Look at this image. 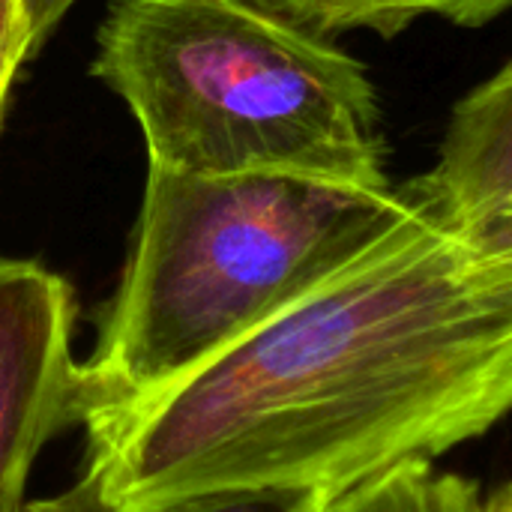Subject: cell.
I'll use <instances>...</instances> for the list:
<instances>
[{"label":"cell","mask_w":512,"mask_h":512,"mask_svg":"<svg viewBox=\"0 0 512 512\" xmlns=\"http://www.w3.org/2000/svg\"><path fill=\"white\" fill-rule=\"evenodd\" d=\"M30 57V30L21 0H0V117L18 66Z\"/></svg>","instance_id":"9c48e42d"},{"label":"cell","mask_w":512,"mask_h":512,"mask_svg":"<svg viewBox=\"0 0 512 512\" xmlns=\"http://www.w3.org/2000/svg\"><path fill=\"white\" fill-rule=\"evenodd\" d=\"M75 0H21L27 30H30V54L42 48V42L51 36V30L60 24V18L69 12Z\"/></svg>","instance_id":"8fae6325"},{"label":"cell","mask_w":512,"mask_h":512,"mask_svg":"<svg viewBox=\"0 0 512 512\" xmlns=\"http://www.w3.org/2000/svg\"><path fill=\"white\" fill-rule=\"evenodd\" d=\"M324 501L285 492H219L171 501L144 512H321Z\"/></svg>","instance_id":"ba28073f"},{"label":"cell","mask_w":512,"mask_h":512,"mask_svg":"<svg viewBox=\"0 0 512 512\" xmlns=\"http://www.w3.org/2000/svg\"><path fill=\"white\" fill-rule=\"evenodd\" d=\"M408 204L207 360L78 420L108 510L219 492L330 504L483 438L510 411L512 258L471 249Z\"/></svg>","instance_id":"6da1fadb"},{"label":"cell","mask_w":512,"mask_h":512,"mask_svg":"<svg viewBox=\"0 0 512 512\" xmlns=\"http://www.w3.org/2000/svg\"><path fill=\"white\" fill-rule=\"evenodd\" d=\"M75 297L63 276L0 255V512H18L45 444L78 417Z\"/></svg>","instance_id":"277c9868"},{"label":"cell","mask_w":512,"mask_h":512,"mask_svg":"<svg viewBox=\"0 0 512 512\" xmlns=\"http://www.w3.org/2000/svg\"><path fill=\"white\" fill-rule=\"evenodd\" d=\"M18 512H111L105 507L96 480L84 471L69 489L51 495V498H36V501H24Z\"/></svg>","instance_id":"30bf717a"},{"label":"cell","mask_w":512,"mask_h":512,"mask_svg":"<svg viewBox=\"0 0 512 512\" xmlns=\"http://www.w3.org/2000/svg\"><path fill=\"white\" fill-rule=\"evenodd\" d=\"M90 72L132 108L147 165L393 189L369 69L243 0H114Z\"/></svg>","instance_id":"7a4b0ae2"},{"label":"cell","mask_w":512,"mask_h":512,"mask_svg":"<svg viewBox=\"0 0 512 512\" xmlns=\"http://www.w3.org/2000/svg\"><path fill=\"white\" fill-rule=\"evenodd\" d=\"M480 498L477 480L408 462L333 498L321 512H477Z\"/></svg>","instance_id":"52a82bcc"},{"label":"cell","mask_w":512,"mask_h":512,"mask_svg":"<svg viewBox=\"0 0 512 512\" xmlns=\"http://www.w3.org/2000/svg\"><path fill=\"white\" fill-rule=\"evenodd\" d=\"M408 207L399 189L147 165L132 252L78 363L75 423L207 360L360 255Z\"/></svg>","instance_id":"3957f363"},{"label":"cell","mask_w":512,"mask_h":512,"mask_svg":"<svg viewBox=\"0 0 512 512\" xmlns=\"http://www.w3.org/2000/svg\"><path fill=\"white\" fill-rule=\"evenodd\" d=\"M399 192L471 249L512 258V63L456 102L435 168Z\"/></svg>","instance_id":"5b68a950"},{"label":"cell","mask_w":512,"mask_h":512,"mask_svg":"<svg viewBox=\"0 0 512 512\" xmlns=\"http://www.w3.org/2000/svg\"><path fill=\"white\" fill-rule=\"evenodd\" d=\"M477 512H512L510 483H501L495 492L483 495V498H480V504H477Z\"/></svg>","instance_id":"7c38bea8"},{"label":"cell","mask_w":512,"mask_h":512,"mask_svg":"<svg viewBox=\"0 0 512 512\" xmlns=\"http://www.w3.org/2000/svg\"><path fill=\"white\" fill-rule=\"evenodd\" d=\"M264 15L333 42L354 30L396 36L423 15H441L462 27H483L504 15L512 0H243Z\"/></svg>","instance_id":"8992f818"}]
</instances>
